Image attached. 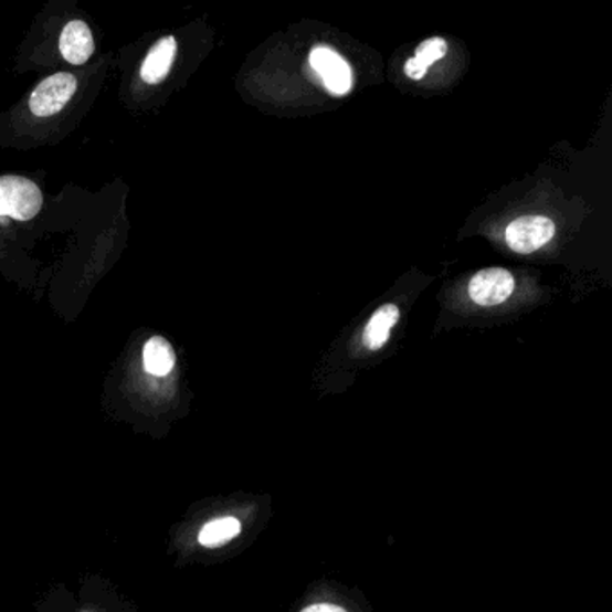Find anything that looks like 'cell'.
<instances>
[{
    "mask_svg": "<svg viewBox=\"0 0 612 612\" xmlns=\"http://www.w3.org/2000/svg\"><path fill=\"white\" fill-rule=\"evenodd\" d=\"M241 534L240 519L235 517H218L212 521L207 523L205 527L201 528L198 541L205 548H220L226 545Z\"/></svg>",
    "mask_w": 612,
    "mask_h": 612,
    "instance_id": "11",
    "label": "cell"
},
{
    "mask_svg": "<svg viewBox=\"0 0 612 612\" xmlns=\"http://www.w3.org/2000/svg\"><path fill=\"white\" fill-rule=\"evenodd\" d=\"M556 230V223L546 215H521L507 226L505 240L516 254L527 255L550 243Z\"/></svg>",
    "mask_w": 612,
    "mask_h": 612,
    "instance_id": "2",
    "label": "cell"
},
{
    "mask_svg": "<svg viewBox=\"0 0 612 612\" xmlns=\"http://www.w3.org/2000/svg\"><path fill=\"white\" fill-rule=\"evenodd\" d=\"M401 318V312L395 304H384L373 313L369 324L365 327L363 341L370 350H379L387 344L393 326Z\"/></svg>",
    "mask_w": 612,
    "mask_h": 612,
    "instance_id": "8",
    "label": "cell"
},
{
    "mask_svg": "<svg viewBox=\"0 0 612 612\" xmlns=\"http://www.w3.org/2000/svg\"><path fill=\"white\" fill-rule=\"evenodd\" d=\"M43 194L36 183L17 175L0 177V218L29 221L42 211Z\"/></svg>",
    "mask_w": 612,
    "mask_h": 612,
    "instance_id": "1",
    "label": "cell"
},
{
    "mask_svg": "<svg viewBox=\"0 0 612 612\" xmlns=\"http://www.w3.org/2000/svg\"><path fill=\"white\" fill-rule=\"evenodd\" d=\"M144 369L146 372L151 373L155 378H163L171 373L177 363V355L172 350L171 344H169L162 336H151L143 350Z\"/></svg>",
    "mask_w": 612,
    "mask_h": 612,
    "instance_id": "9",
    "label": "cell"
},
{
    "mask_svg": "<svg viewBox=\"0 0 612 612\" xmlns=\"http://www.w3.org/2000/svg\"><path fill=\"white\" fill-rule=\"evenodd\" d=\"M300 612H349L347 609L341 608V605H336V603L320 602L312 603L307 608L302 609Z\"/></svg>",
    "mask_w": 612,
    "mask_h": 612,
    "instance_id": "12",
    "label": "cell"
},
{
    "mask_svg": "<svg viewBox=\"0 0 612 612\" xmlns=\"http://www.w3.org/2000/svg\"><path fill=\"white\" fill-rule=\"evenodd\" d=\"M76 77L68 72H57L45 77L29 97V108L36 117L57 114L67 105L76 92Z\"/></svg>",
    "mask_w": 612,
    "mask_h": 612,
    "instance_id": "3",
    "label": "cell"
},
{
    "mask_svg": "<svg viewBox=\"0 0 612 612\" xmlns=\"http://www.w3.org/2000/svg\"><path fill=\"white\" fill-rule=\"evenodd\" d=\"M309 65L330 94L335 96L349 94L355 82L352 68L336 51L327 45H318L309 54Z\"/></svg>",
    "mask_w": 612,
    "mask_h": 612,
    "instance_id": "4",
    "label": "cell"
},
{
    "mask_svg": "<svg viewBox=\"0 0 612 612\" xmlns=\"http://www.w3.org/2000/svg\"><path fill=\"white\" fill-rule=\"evenodd\" d=\"M516 278L505 268H487L476 273L469 283V297L478 306H499L513 297Z\"/></svg>",
    "mask_w": 612,
    "mask_h": 612,
    "instance_id": "5",
    "label": "cell"
},
{
    "mask_svg": "<svg viewBox=\"0 0 612 612\" xmlns=\"http://www.w3.org/2000/svg\"><path fill=\"white\" fill-rule=\"evenodd\" d=\"M445 53H447V43H445V40L441 39V36L424 40V42L416 48L415 56L410 57L407 65H404L407 76L419 82V80L426 76L431 65L442 60Z\"/></svg>",
    "mask_w": 612,
    "mask_h": 612,
    "instance_id": "10",
    "label": "cell"
},
{
    "mask_svg": "<svg viewBox=\"0 0 612 612\" xmlns=\"http://www.w3.org/2000/svg\"><path fill=\"white\" fill-rule=\"evenodd\" d=\"M177 51L178 43L175 36H163L158 40L144 57L143 67H140V77L144 82L148 85L162 83L171 71Z\"/></svg>",
    "mask_w": 612,
    "mask_h": 612,
    "instance_id": "6",
    "label": "cell"
},
{
    "mask_svg": "<svg viewBox=\"0 0 612 612\" xmlns=\"http://www.w3.org/2000/svg\"><path fill=\"white\" fill-rule=\"evenodd\" d=\"M62 56L72 65H83L94 54V36L83 20H71L60 36Z\"/></svg>",
    "mask_w": 612,
    "mask_h": 612,
    "instance_id": "7",
    "label": "cell"
}]
</instances>
